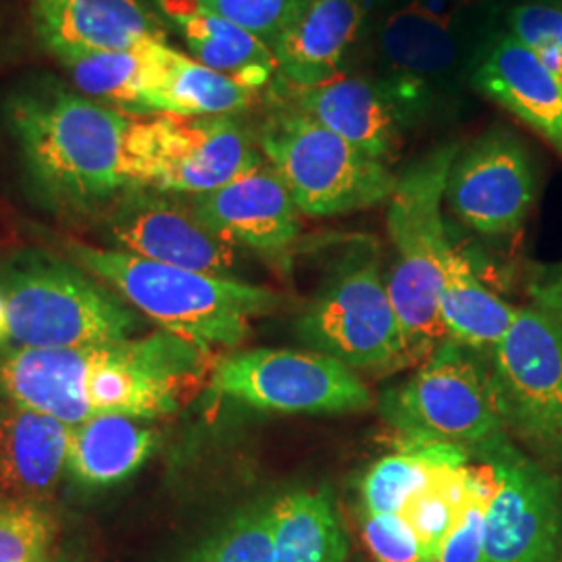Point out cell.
Returning <instances> with one entry per match:
<instances>
[{"label":"cell","instance_id":"cell-1","mask_svg":"<svg viewBox=\"0 0 562 562\" xmlns=\"http://www.w3.org/2000/svg\"><path fill=\"white\" fill-rule=\"evenodd\" d=\"M206 352L167 331L78 348H0V398L67 425L99 415L161 419L201 385Z\"/></svg>","mask_w":562,"mask_h":562},{"label":"cell","instance_id":"cell-2","mask_svg":"<svg viewBox=\"0 0 562 562\" xmlns=\"http://www.w3.org/2000/svg\"><path fill=\"white\" fill-rule=\"evenodd\" d=\"M32 196L67 220L101 217L127 181L121 173L130 115L83 97L57 76L18 81L0 101Z\"/></svg>","mask_w":562,"mask_h":562},{"label":"cell","instance_id":"cell-3","mask_svg":"<svg viewBox=\"0 0 562 562\" xmlns=\"http://www.w3.org/2000/svg\"><path fill=\"white\" fill-rule=\"evenodd\" d=\"M65 248L71 261L115 290L140 315L206 355L240 346L252 319L283 306L280 292L238 278L181 269L81 241H67Z\"/></svg>","mask_w":562,"mask_h":562},{"label":"cell","instance_id":"cell-4","mask_svg":"<svg viewBox=\"0 0 562 562\" xmlns=\"http://www.w3.org/2000/svg\"><path fill=\"white\" fill-rule=\"evenodd\" d=\"M459 144H443L411 162L387 201L392 261L385 273L401 319L406 359L423 361L448 338L440 319V292L452 241L443 223V196Z\"/></svg>","mask_w":562,"mask_h":562},{"label":"cell","instance_id":"cell-5","mask_svg":"<svg viewBox=\"0 0 562 562\" xmlns=\"http://www.w3.org/2000/svg\"><path fill=\"white\" fill-rule=\"evenodd\" d=\"M11 348H78L125 340L140 313L80 265L27 248L0 265Z\"/></svg>","mask_w":562,"mask_h":562},{"label":"cell","instance_id":"cell-6","mask_svg":"<svg viewBox=\"0 0 562 562\" xmlns=\"http://www.w3.org/2000/svg\"><path fill=\"white\" fill-rule=\"evenodd\" d=\"M382 415L411 442L448 443L482 462L515 443L492 398L487 357L454 338L383 394Z\"/></svg>","mask_w":562,"mask_h":562},{"label":"cell","instance_id":"cell-7","mask_svg":"<svg viewBox=\"0 0 562 562\" xmlns=\"http://www.w3.org/2000/svg\"><path fill=\"white\" fill-rule=\"evenodd\" d=\"M267 159L257 132L238 117H132L121 153L127 183L196 196L259 169Z\"/></svg>","mask_w":562,"mask_h":562},{"label":"cell","instance_id":"cell-8","mask_svg":"<svg viewBox=\"0 0 562 562\" xmlns=\"http://www.w3.org/2000/svg\"><path fill=\"white\" fill-rule=\"evenodd\" d=\"M257 140L267 162L308 217H336L390 201L396 176L301 109L288 104L262 121Z\"/></svg>","mask_w":562,"mask_h":562},{"label":"cell","instance_id":"cell-9","mask_svg":"<svg viewBox=\"0 0 562 562\" xmlns=\"http://www.w3.org/2000/svg\"><path fill=\"white\" fill-rule=\"evenodd\" d=\"M296 334L313 352L350 369L385 371L408 362L375 246L364 241L341 257L304 306Z\"/></svg>","mask_w":562,"mask_h":562},{"label":"cell","instance_id":"cell-10","mask_svg":"<svg viewBox=\"0 0 562 562\" xmlns=\"http://www.w3.org/2000/svg\"><path fill=\"white\" fill-rule=\"evenodd\" d=\"M487 367L506 434L536 461L562 469V322L521 306Z\"/></svg>","mask_w":562,"mask_h":562},{"label":"cell","instance_id":"cell-11","mask_svg":"<svg viewBox=\"0 0 562 562\" xmlns=\"http://www.w3.org/2000/svg\"><path fill=\"white\" fill-rule=\"evenodd\" d=\"M213 392L271 413H357L373 396L355 369L322 352L255 348L225 357L213 371Z\"/></svg>","mask_w":562,"mask_h":562},{"label":"cell","instance_id":"cell-12","mask_svg":"<svg viewBox=\"0 0 562 562\" xmlns=\"http://www.w3.org/2000/svg\"><path fill=\"white\" fill-rule=\"evenodd\" d=\"M115 250L211 276L234 278L240 248L211 232L188 196L127 183L101 215Z\"/></svg>","mask_w":562,"mask_h":562},{"label":"cell","instance_id":"cell-13","mask_svg":"<svg viewBox=\"0 0 562 562\" xmlns=\"http://www.w3.org/2000/svg\"><path fill=\"white\" fill-rule=\"evenodd\" d=\"M536 192V169L521 138L494 127L459 150L448 173L443 204L469 229L506 238L521 232Z\"/></svg>","mask_w":562,"mask_h":562},{"label":"cell","instance_id":"cell-14","mask_svg":"<svg viewBox=\"0 0 562 562\" xmlns=\"http://www.w3.org/2000/svg\"><path fill=\"white\" fill-rule=\"evenodd\" d=\"M496 475L485 508L487 562H562V480L517 443L490 461Z\"/></svg>","mask_w":562,"mask_h":562},{"label":"cell","instance_id":"cell-15","mask_svg":"<svg viewBox=\"0 0 562 562\" xmlns=\"http://www.w3.org/2000/svg\"><path fill=\"white\" fill-rule=\"evenodd\" d=\"M385 76L380 83L404 120L436 99V83L461 65V32L454 0H415L396 7L380 27Z\"/></svg>","mask_w":562,"mask_h":562},{"label":"cell","instance_id":"cell-16","mask_svg":"<svg viewBox=\"0 0 562 562\" xmlns=\"http://www.w3.org/2000/svg\"><path fill=\"white\" fill-rule=\"evenodd\" d=\"M188 201L211 232L238 248L283 257L301 236V211L269 162Z\"/></svg>","mask_w":562,"mask_h":562},{"label":"cell","instance_id":"cell-17","mask_svg":"<svg viewBox=\"0 0 562 562\" xmlns=\"http://www.w3.org/2000/svg\"><path fill=\"white\" fill-rule=\"evenodd\" d=\"M32 30L50 55L55 50H130L167 42L161 11L146 0H23Z\"/></svg>","mask_w":562,"mask_h":562},{"label":"cell","instance_id":"cell-18","mask_svg":"<svg viewBox=\"0 0 562 562\" xmlns=\"http://www.w3.org/2000/svg\"><path fill=\"white\" fill-rule=\"evenodd\" d=\"M281 86L288 104L355 144L371 159L387 165L396 157L404 115L380 81L340 76L311 88L285 81Z\"/></svg>","mask_w":562,"mask_h":562},{"label":"cell","instance_id":"cell-19","mask_svg":"<svg viewBox=\"0 0 562 562\" xmlns=\"http://www.w3.org/2000/svg\"><path fill=\"white\" fill-rule=\"evenodd\" d=\"M74 425L4 402L0 406V504H44L67 473Z\"/></svg>","mask_w":562,"mask_h":562},{"label":"cell","instance_id":"cell-20","mask_svg":"<svg viewBox=\"0 0 562 562\" xmlns=\"http://www.w3.org/2000/svg\"><path fill=\"white\" fill-rule=\"evenodd\" d=\"M473 86L542 136L562 157V86L513 34L483 55Z\"/></svg>","mask_w":562,"mask_h":562},{"label":"cell","instance_id":"cell-21","mask_svg":"<svg viewBox=\"0 0 562 562\" xmlns=\"http://www.w3.org/2000/svg\"><path fill=\"white\" fill-rule=\"evenodd\" d=\"M362 18V0H302L296 20L273 50L280 80L311 88L340 78Z\"/></svg>","mask_w":562,"mask_h":562},{"label":"cell","instance_id":"cell-22","mask_svg":"<svg viewBox=\"0 0 562 562\" xmlns=\"http://www.w3.org/2000/svg\"><path fill=\"white\" fill-rule=\"evenodd\" d=\"M157 4L180 32L192 59L255 92L278 76L273 50L240 25L215 15L196 0H157Z\"/></svg>","mask_w":562,"mask_h":562},{"label":"cell","instance_id":"cell-23","mask_svg":"<svg viewBox=\"0 0 562 562\" xmlns=\"http://www.w3.org/2000/svg\"><path fill=\"white\" fill-rule=\"evenodd\" d=\"M159 429L150 419L132 415H99L74 425L67 475L88 490H104L140 471L159 446Z\"/></svg>","mask_w":562,"mask_h":562},{"label":"cell","instance_id":"cell-24","mask_svg":"<svg viewBox=\"0 0 562 562\" xmlns=\"http://www.w3.org/2000/svg\"><path fill=\"white\" fill-rule=\"evenodd\" d=\"M167 42H150L130 50H55L71 86L83 97L123 115H146V101L161 80Z\"/></svg>","mask_w":562,"mask_h":562},{"label":"cell","instance_id":"cell-25","mask_svg":"<svg viewBox=\"0 0 562 562\" xmlns=\"http://www.w3.org/2000/svg\"><path fill=\"white\" fill-rule=\"evenodd\" d=\"M438 308L448 338L487 357L508 334L521 306H513L496 296L480 280L471 261L452 248Z\"/></svg>","mask_w":562,"mask_h":562},{"label":"cell","instance_id":"cell-26","mask_svg":"<svg viewBox=\"0 0 562 562\" xmlns=\"http://www.w3.org/2000/svg\"><path fill=\"white\" fill-rule=\"evenodd\" d=\"M255 90L167 46L161 80L146 101V115L183 117L240 115L257 101Z\"/></svg>","mask_w":562,"mask_h":562},{"label":"cell","instance_id":"cell-27","mask_svg":"<svg viewBox=\"0 0 562 562\" xmlns=\"http://www.w3.org/2000/svg\"><path fill=\"white\" fill-rule=\"evenodd\" d=\"M348 538L329 492L276 498L273 562H346Z\"/></svg>","mask_w":562,"mask_h":562},{"label":"cell","instance_id":"cell-28","mask_svg":"<svg viewBox=\"0 0 562 562\" xmlns=\"http://www.w3.org/2000/svg\"><path fill=\"white\" fill-rule=\"evenodd\" d=\"M469 454L448 443L411 442L398 454L375 462L361 483L362 513L401 515L438 464H464Z\"/></svg>","mask_w":562,"mask_h":562},{"label":"cell","instance_id":"cell-29","mask_svg":"<svg viewBox=\"0 0 562 562\" xmlns=\"http://www.w3.org/2000/svg\"><path fill=\"white\" fill-rule=\"evenodd\" d=\"M276 501L248 504L181 562H273Z\"/></svg>","mask_w":562,"mask_h":562},{"label":"cell","instance_id":"cell-30","mask_svg":"<svg viewBox=\"0 0 562 562\" xmlns=\"http://www.w3.org/2000/svg\"><path fill=\"white\" fill-rule=\"evenodd\" d=\"M57 531V519L44 504H0V562L48 561Z\"/></svg>","mask_w":562,"mask_h":562},{"label":"cell","instance_id":"cell-31","mask_svg":"<svg viewBox=\"0 0 562 562\" xmlns=\"http://www.w3.org/2000/svg\"><path fill=\"white\" fill-rule=\"evenodd\" d=\"M223 20L240 25L271 50L278 48L285 32L301 11L302 0H196Z\"/></svg>","mask_w":562,"mask_h":562},{"label":"cell","instance_id":"cell-32","mask_svg":"<svg viewBox=\"0 0 562 562\" xmlns=\"http://www.w3.org/2000/svg\"><path fill=\"white\" fill-rule=\"evenodd\" d=\"M508 25L562 86V9L542 2L519 4L510 11Z\"/></svg>","mask_w":562,"mask_h":562},{"label":"cell","instance_id":"cell-33","mask_svg":"<svg viewBox=\"0 0 562 562\" xmlns=\"http://www.w3.org/2000/svg\"><path fill=\"white\" fill-rule=\"evenodd\" d=\"M362 540L375 562H429L417 533L402 515L362 513Z\"/></svg>","mask_w":562,"mask_h":562},{"label":"cell","instance_id":"cell-34","mask_svg":"<svg viewBox=\"0 0 562 562\" xmlns=\"http://www.w3.org/2000/svg\"><path fill=\"white\" fill-rule=\"evenodd\" d=\"M494 483L483 487L446 536L434 562H487L485 554V508L494 494Z\"/></svg>","mask_w":562,"mask_h":562},{"label":"cell","instance_id":"cell-35","mask_svg":"<svg viewBox=\"0 0 562 562\" xmlns=\"http://www.w3.org/2000/svg\"><path fill=\"white\" fill-rule=\"evenodd\" d=\"M529 296L533 302L531 306L562 322V262L536 271L533 280L529 281Z\"/></svg>","mask_w":562,"mask_h":562},{"label":"cell","instance_id":"cell-36","mask_svg":"<svg viewBox=\"0 0 562 562\" xmlns=\"http://www.w3.org/2000/svg\"><path fill=\"white\" fill-rule=\"evenodd\" d=\"M9 344V327H7V302L4 294L0 290V348H4Z\"/></svg>","mask_w":562,"mask_h":562},{"label":"cell","instance_id":"cell-37","mask_svg":"<svg viewBox=\"0 0 562 562\" xmlns=\"http://www.w3.org/2000/svg\"><path fill=\"white\" fill-rule=\"evenodd\" d=\"M44 562H71V561H44Z\"/></svg>","mask_w":562,"mask_h":562},{"label":"cell","instance_id":"cell-38","mask_svg":"<svg viewBox=\"0 0 562 562\" xmlns=\"http://www.w3.org/2000/svg\"><path fill=\"white\" fill-rule=\"evenodd\" d=\"M406 2H415V0H406Z\"/></svg>","mask_w":562,"mask_h":562}]
</instances>
